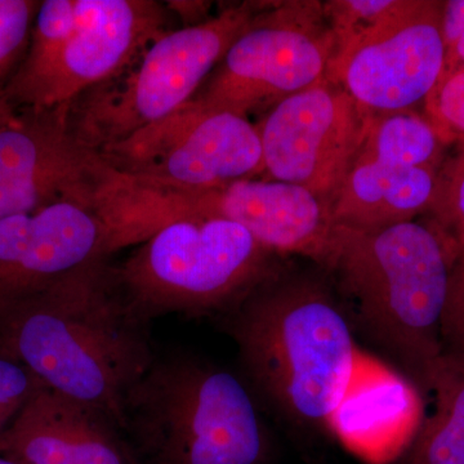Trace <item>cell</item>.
Here are the masks:
<instances>
[{
  "label": "cell",
  "instance_id": "d6986e66",
  "mask_svg": "<svg viewBox=\"0 0 464 464\" xmlns=\"http://www.w3.org/2000/svg\"><path fill=\"white\" fill-rule=\"evenodd\" d=\"M424 217L438 226L456 252L464 246V139L449 149L439 172L431 209Z\"/></svg>",
  "mask_w": 464,
  "mask_h": 464
},
{
  "label": "cell",
  "instance_id": "6da1fadb",
  "mask_svg": "<svg viewBox=\"0 0 464 464\" xmlns=\"http://www.w3.org/2000/svg\"><path fill=\"white\" fill-rule=\"evenodd\" d=\"M221 319L257 401L292 431L333 432L357 360L356 337L329 274L284 258Z\"/></svg>",
  "mask_w": 464,
  "mask_h": 464
},
{
  "label": "cell",
  "instance_id": "9a60e30c",
  "mask_svg": "<svg viewBox=\"0 0 464 464\" xmlns=\"http://www.w3.org/2000/svg\"><path fill=\"white\" fill-rule=\"evenodd\" d=\"M0 456L21 464H139L108 414L45 386L0 435Z\"/></svg>",
  "mask_w": 464,
  "mask_h": 464
},
{
  "label": "cell",
  "instance_id": "ffe728a7",
  "mask_svg": "<svg viewBox=\"0 0 464 464\" xmlns=\"http://www.w3.org/2000/svg\"><path fill=\"white\" fill-rule=\"evenodd\" d=\"M405 0H328L324 14L334 38V57L386 23ZM333 57V58H334Z\"/></svg>",
  "mask_w": 464,
  "mask_h": 464
},
{
  "label": "cell",
  "instance_id": "7402d4cb",
  "mask_svg": "<svg viewBox=\"0 0 464 464\" xmlns=\"http://www.w3.org/2000/svg\"><path fill=\"white\" fill-rule=\"evenodd\" d=\"M423 112L449 145L464 139V65L440 79Z\"/></svg>",
  "mask_w": 464,
  "mask_h": 464
},
{
  "label": "cell",
  "instance_id": "9c48e42d",
  "mask_svg": "<svg viewBox=\"0 0 464 464\" xmlns=\"http://www.w3.org/2000/svg\"><path fill=\"white\" fill-rule=\"evenodd\" d=\"M450 146L420 110L373 114L333 200L334 221L378 228L429 215Z\"/></svg>",
  "mask_w": 464,
  "mask_h": 464
},
{
  "label": "cell",
  "instance_id": "4316f807",
  "mask_svg": "<svg viewBox=\"0 0 464 464\" xmlns=\"http://www.w3.org/2000/svg\"><path fill=\"white\" fill-rule=\"evenodd\" d=\"M16 111L8 105L5 94L0 93V127L14 118Z\"/></svg>",
  "mask_w": 464,
  "mask_h": 464
},
{
  "label": "cell",
  "instance_id": "7a4b0ae2",
  "mask_svg": "<svg viewBox=\"0 0 464 464\" xmlns=\"http://www.w3.org/2000/svg\"><path fill=\"white\" fill-rule=\"evenodd\" d=\"M108 258L0 304V344L48 389L109 415L121 431L125 395L157 353Z\"/></svg>",
  "mask_w": 464,
  "mask_h": 464
},
{
  "label": "cell",
  "instance_id": "cb8c5ba5",
  "mask_svg": "<svg viewBox=\"0 0 464 464\" xmlns=\"http://www.w3.org/2000/svg\"><path fill=\"white\" fill-rule=\"evenodd\" d=\"M442 355L464 362V246L457 249L441 323Z\"/></svg>",
  "mask_w": 464,
  "mask_h": 464
},
{
  "label": "cell",
  "instance_id": "277c9868",
  "mask_svg": "<svg viewBox=\"0 0 464 464\" xmlns=\"http://www.w3.org/2000/svg\"><path fill=\"white\" fill-rule=\"evenodd\" d=\"M123 432L139 464H266L271 441L248 384L203 357H155L125 395Z\"/></svg>",
  "mask_w": 464,
  "mask_h": 464
},
{
  "label": "cell",
  "instance_id": "ba28073f",
  "mask_svg": "<svg viewBox=\"0 0 464 464\" xmlns=\"http://www.w3.org/2000/svg\"><path fill=\"white\" fill-rule=\"evenodd\" d=\"M97 152L116 172L137 181L192 190L264 174L256 124L195 97L166 118Z\"/></svg>",
  "mask_w": 464,
  "mask_h": 464
},
{
  "label": "cell",
  "instance_id": "4fadbf2b",
  "mask_svg": "<svg viewBox=\"0 0 464 464\" xmlns=\"http://www.w3.org/2000/svg\"><path fill=\"white\" fill-rule=\"evenodd\" d=\"M166 224L194 213L224 217L243 226L266 249L325 267L337 222L332 207L307 188L268 179H241L209 190L164 186Z\"/></svg>",
  "mask_w": 464,
  "mask_h": 464
},
{
  "label": "cell",
  "instance_id": "603a6c76",
  "mask_svg": "<svg viewBox=\"0 0 464 464\" xmlns=\"http://www.w3.org/2000/svg\"><path fill=\"white\" fill-rule=\"evenodd\" d=\"M42 387L43 382L0 344V435Z\"/></svg>",
  "mask_w": 464,
  "mask_h": 464
},
{
  "label": "cell",
  "instance_id": "52a82bcc",
  "mask_svg": "<svg viewBox=\"0 0 464 464\" xmlns=\"http://www.w3.org/2000/svg\"><path fill=\"white\" fill-rule=\"evenodd\" d=\"M334 51L323 2H268L194 97L246 118L265 114L323 81Z\"/></svg>",
  "mask_w": 464,
  "mask_h": 464
},
{
  "label": "cell",
  "instance_id": "5b68a950",
  "mask_svg": "<svg viewBox=\"0 0 464 464\" xmlns=\"http://www.w3.org/2000/svg\"><path fill=\"white\" fill-rule=\"evenodd\" d=\"M284 258L243 226L194 213L159 228L111 273L128 307L150 325L169 314L225 315Z\"/></svg>",
  "mask_w": 464,
  "mask_h": 464
},
{
  "label": "cell",
  "instance_id": "3957f363",
  "mask_svg": "<svg viewBox=\"0 0 464 464\" xmlns=\"http://www.w3.org/2000/svg\"><path fill=\"white\" fill-rule=\"evenodd\" d=\"M456 253L426 217L378 228L337 224L324 267L355 337L417 391L442 355V315Z\"/></svg>",
  "mask_w": 464,
  "mask_h": 464
},
{
  "label": "cell",
  "instance_id": "e0dca14e",
  "mask_svg": "<svg viewBox=\"0 0 464 464\" xmlns=\"http://www.w3.org/2000/svg\"><path fill=\"white\" fill-rule=\"evenodd\" d=\"M418 392L431 408L420 414L401 464H464V362L440 356Z\"/></svg>",
  "mask_w": 464,
  "mask_h": 464
},
{
  "label": "cell",
  "instance_id": "ac0fdd59",
  "mask_svg": "<svg viewBox=\"0 0 464 464\" xmlns=\"http://www.w3.org/2000/svg\"><path fill=\"white\" fill-rule=\"evenodd\" d=\"M108 166L90 177L44 176L35 179H0V219L32 213L53 201L74 198L99 203L111 177Z\"/></svg>",
  "mask_w": 464,
  "mask_h": 464
},
{
  "label": "cell",
  "instance_id": "8fae6325",
  "mask_svg": "<svg viewBox=\"0 0 464 464\" xmlns=\"http://www.w3.org/2000/svg\"><path fill=\"white\" fill-rule=\"evenodd\" d=\"M441 0H405L373 32L333 58L326 78L372 114L418 110L444 72Z\"/></svg>",
  "mask_w": 464,
  "mask_h": 464
},
{
  "label": "cell",
  "instance_id": "5bb4252c",
  "mask_svg": "<svg viewBox=\"0 0 464 464\" xmlns=\"http://www.w3.org/2000/svg\"><path fill=\"white\" fill-rule=\"evenodd\" d=\"M118 252L97 203L67 198L0 219V304L50 288Z\"/></svg>",
  "mask_w": 464,
  "mask_h": 464
},
{
  "label": "cell",
  "instance_id": "44dd1931",
  "mask_svg": "<svg viewBox=\"0 0 464 464\" xmlns=\"http://www.w3.org/2000/svg\"><path fill=\"white\" fill-rule=\"evenodd\" d=\"M42 2L0 0V93L23 63Z\"/></svg>",
  "mask_w": 464,
  "mask_h": 464
},
{
  "label": "cell",
  "instance_id": "2e32d148",
  "mask_svg": "<svg viewBox=\"0 0 464 464\" xmlns=\"http://www.w3.org/2000/svg\"><path fill=\"white\" fill-rule=\"evenodd\" d=\"M105 168L99 152L76 141L61 112L20 110L0 127V179L90 177Z\"/></svg>",
  "mask_w": 464,
  "mask_h": 464
},
{
  "label": "cell",
  "instance_id": "83f0119b",
  "mask_svg": "<svg viewBox=\"0 0 464 464\" xmlns=\"http://www.w3.org/2000/svg\"><path fill=\"white\" fill-rule=\"evenodd\" d=\"M0 464H21L17 460L11 459V458L0 456Z\"/></svg>",
  "mask_w": 464,
  "mask_h": 464
},
{
  "label": "cell",
  "instance_id": "d4e9b609",
  "mask_svg": "<svg viewBox=\"0 0 464 464\" xmlns=\"http://www.w3.org/2000/svg\"><path fill=\"white\" fill-rule=\"evenodd\" d=\"M441 33L444 76L464 65V0H445L441 3Z\"/></svg>",
  "mask_w": 464,
  "mask_h": 464
},
{
  "label": "cell",
  "instance_id": "30bf717a",
  "mask_svg": "<svg viewBox=\"0 0 464 464\" xmlns=\"http://www.w3.org/2000/svg\"><path fill=\"white\" fill-rule=\"evenodd\" d=\"M372 112L324 78L262 116V179L307 188L332 207L364 140Z\"/></svg>",
  "mask_w": 464,
  "mask_h": 464
},
{
  "label": "cell",
  "instance_id": "484cf974",
  "mask_svg": "<svg viewBox=\"0 0 464 464\" xmlns=\"http://www.w3.org/2000/svg\"><path fill=\"white\" fill-rule=\"evenodd\" d=\"M168 7L176 11L185 20V23L190 24L188 26L198 25L208 20L207 14L210 8V3L206 2H168Z\"/></svg>",
  "mask_w": 464,
  "mask_h": 464
},
{
  "label": "cell",
  "instance_id": "8992f818",
  "mask_svg": "<svg viewBox=\"0 0 464 464\" xmlns=\"http://www.w3.org/2000/svg\"><path fill=\"white\" fill-rule=\"evenodd\" d=\"M267 5H227L204 23L164 34L121 74L70 106V132L97 152L166 118L194 99L235 39Z\"/></svg>",
  "mask_w": 464,
  "mask_h": 464
},
{
  "label": "cell",
  "instance_id": "7c38bea8",
  "mask_svg": "<svg viewBox=\"0 0 464 464\" xmlns=\"http://www.w3.org/2000/svg\"><path fill=\"white\" fill-rule=\"evenodd\" d=\"M164 7L151 0H76L72 29L14 110L69 114L85 92L132 65L166 29Z\"/></svg>",
  "mask_w": 464,
  "mask_h": 464
}]
</instances>
